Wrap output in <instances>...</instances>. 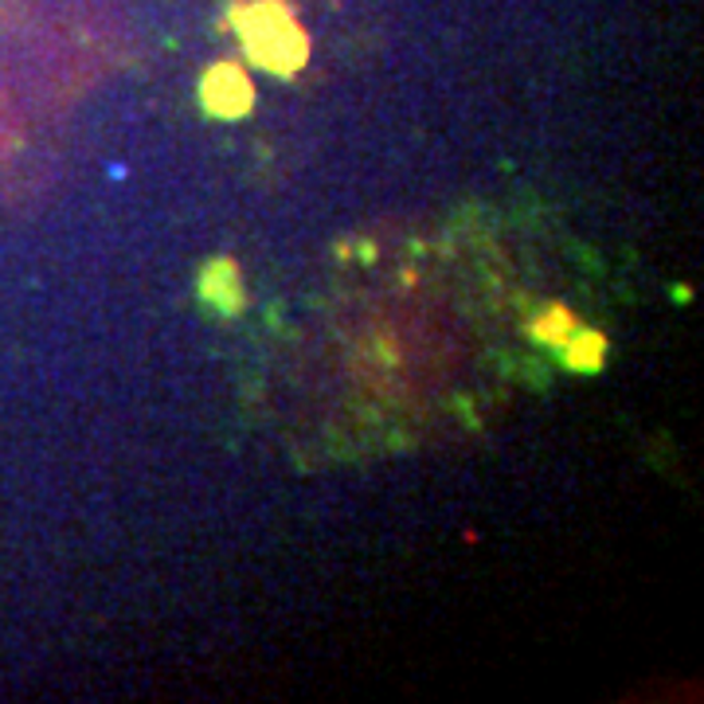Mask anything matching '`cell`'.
<instances>
[{"label": "cell", "instance_id": "5", "mask_svg": "<svg viewBox=\"0 0 704 704\" xmlns=\"http://www.w3.org/2000/svg\"><path fill=\"white\" fill-rule=\"evenodd\" d=\"M571 329H575V321H571V314H568V309H560V305H556V309H548V317H544V321L533 325V333L541 337V341H548V344H563L571 337Z\"/></svg>", "mask_w": 704, "mask_h": 704}, {"label": "cell", "instance_id": "2", "mask_svg": "<svg viewBox=\"0 0 704 704\" xmlns=\"http://www.w3.org/2000/svg\"><path fill=\"white\" fill-rule=\"evenodd\" d=\"M201 98H204V106H208V114L243 118L251 106H255V86H251L247 71L239 68V63H216V68L204 75Z\"/></svg>", "mask_w": 704, "mask_h": 704}, {"label": "cell", "instance_id": "1", "mask_svg": "<svg viewBox=\"0 0 704 704\" xmlns=\"http://www.w3.org/2000/svg\"><path fill=\"white\" fill-rule=\"evenodd\" d=\"M231 20H235L239 36H243L251 63H258V68L275 71V75H294L309 59V39H305L302 24L278 0L239 4Z\"/></svg>", "mask_w": 704, "mask_h": 704}, {"label": "cell", "instance_id": "4", "mask_svg": "<svg viewBox=\"0 0 704 704\" xmlns=\"http://www.w3.org/2000/svg\"><path fill=\"white\" fill-rule=\"evenodd\" d=\"M563 344H568L563 361H568V368H575V372H595L603 364V352H607V341H603L599 333H580Z\"/></svg>", "mask_w": 704, "mask_h": 704}, {"label": "cell", "instance_id": "3", "mask_svg": "<svg viewBox=\"0 0 704 704\" xmlns=\"http://www.w3.org/2000/svg\"><path fill=\"white\" fill-rule=\"evenodd\" d=\"M201 290L219 314H239V309L247 305V290H243V278H239V267L231 258H216V263L204 270Z\"/></svg>", "mask_w": 704, "mask_h": 704}]
</instances>
